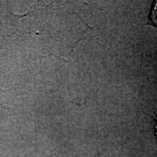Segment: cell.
Returning <instances> with one entry per match:
<instances>
[{
    "mask_svg": "<svg viewBox=\"0 0 157 157\" xmlns=\"http://www.w3.org/2000/svg\"><path fill=\"white\" fill-rule=\"evenodd\" d=\"M156 135H157V125H156Z\"/></svg>",
    "mask_w": 157,
    "mask_h": 157,
    "instance_id": "7a4b0ae2",
    "label": "cell"
},
{
    "mask_svg": "<svg viewBox=\"0 0 157 157\" xmlns=\"http://www.w3.org/2000/svg\"><path fill=\"white\" fill-rule=\"evenodd\" d=\"M147 24L152 25L157 28V1L154 2V4L152 5Z\"/></svg>",
    "mask_w": 157,
    "mask_h": 157,
    "instance_id": "6da1fadb",
    "label": "cell"
}]
</instances>
